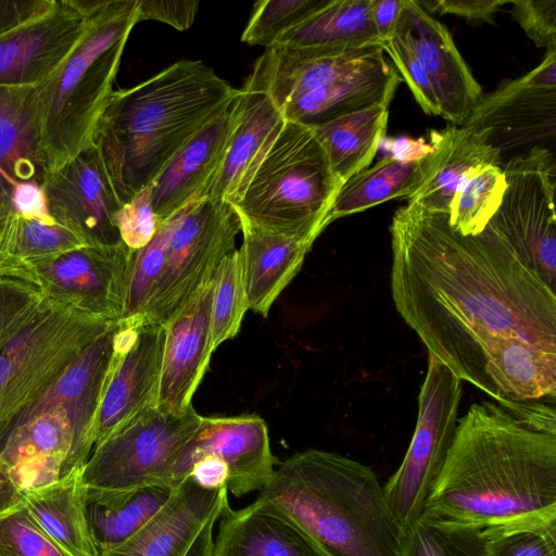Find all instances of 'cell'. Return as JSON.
I'll return each instance as SVG.
<instances>
[{
  "label": "cell",
  "instance_id": "obj_21",
  "mask_svg": "<svg viewBox=\"0 0 556 556\" xmlns=\"http://www.w3.org/2000/svg\"><path fill=\"white\" fill-rule=\"evenodd\" d=\"M239 93L182 147L150 185L153 211L161 224L206 198L237 125Z\"/></svg>",
  "mask_w": 556,
  "mask_h": 556
},
{
  "label": "cell",
  "instance_id": "obj_17",
  "mask_svg": "<svg viewBox=\"0 0 556 556\" xmlns=\"http://www.w3.org/2000/svg\"><path fill=\"white\" fill-rule=\"evenodd\" d=\"M97 0H56L46 14L0 38V86L47 81L84 36Z\"/></svg>",
  "mask_w": 556,
  "mask_h": 556
},
{
  "label": "cell",
  "instance_id": "obj_22",
  "mask_svg": "<svg viewBox=\"0 0 556 556\" xmlns=\"http://www.w3.org/2000/svg\"><path fill=\"white\" fill-rule=\"evenodd\" d=\"M213 279L166 326L156 408L181 416L210 364Z\"/></svg>",
  "mask_w": 556,
  "mask_h": 556
},
{
  "label": "cell",
  "instance_id": "obj_11",
  "mask_svg": "<svg viewBox=\"0 0 556 556\" xmlns=\"http://www.w3.org/2000/svg\"><path fill=\"white\" fill-rule=\"evenodd\" d=\"M201 421L192 406L181 416L156 407L143 412L93 447L83 467L84 485L114 491L170 483L174 465Z\"/></svg>",
  "mask_w": 556,
  "mask_h": 556
},
{
  "label": "cell",
  "instance_id": "obj_9",
  "mask_svg": "<svg viewBox=\"0 0 556 556\" xmlns=\"http://www.w3.org/2000/svg\"><path fill=\"white\" fill-rule=\"evenodd\" d=\"M462 392L463 381L428 355L414 435L402 464L382 486L402 535L425 513L454 440Z\"/></svg>",
  "mask_w": 556,
  "mask_h": 556
},
{
  "label": "cell",
  "instance_id": "obj_19",
  "mask_svg": "<svg viewBox=\"0 0 556 556\" xmlns=\"http://www.w3.org/2000/svg\"><path fill=\"white\" fill-rule=\"evenodd\" d=\"M39 91L0 86V202L14 212L36 205L49 174L40 144Z\"/></svg>",
  "mask_w": 556,
  "mask_h": 556
},
{
  "label": "cell",
  "instance_id": "obj_3",
  "mask_svg": "<svg viewBox=\"0 0 556 556\" xmlns=\"http://www.w3.org/2000/svg\"><path fill=\"white\" fill-rule=\"evenodd\" d=\"M239 91L199 60L176 62L131 88L113 91L92 142L121 203L150 186Z\"/></svg>",
  "mask_w": 556,
  "mask_h": 556
},
{
  "label": "cell",
  "instance_id": "obj_47",
  "mask_svg": "<svg viewBox=\"0 0 556 556\" xmlns=\"http://www.w3.org/2000/svg\"><path fill=\"white\" fill-rule=\"evenodd\" d=\"M511 17L532 42L556 49V0H513Z\"/></svg>",
  "mask_w": 556,
  "mask_h": 556
},
{
  "label": "cell",
  "instance_id": "obj_2",
  "mask_svg": "<svg viewBox=\"0 0 556 556\" xmlns=\"http://www.w3.org/2000/svg\"><path fill=\"white\" fill-rule=\"evenodd\" d=\"M425 511L481 529L556 520V434L528 428L497 403L472 404Z\"/></svg>",
  "mask_w": 556,
  "mask_h": 556
},
{
  "label": "cell",
  "instance_id": "obj_26",
  "mask_svg": "<svg viewBox=\"0 0 556 556\" xmlns=\"http://www.w3.org/2000/svg\"><path fill=\"white\" fill-rule=\"evenodd\" d=\"M285 123L282 114L265 93L240 89L237 125L206 198L235 205Z\"/></svg>",
  "mask_w": 556,
  "mask_h": 556
},
{
  "label": "cell",
  "instance_id": "obj_30",
  "mask_svg": "<svg viewBox=\"0 0 556 556\" xmlns=\"http://www.w3.org/2000/svg\"><path fill=\"white\" fill-rule=\"evenodd\" d=\"M485 393L497 404L555 400L556 353L517 338H500L484 356Z\"/></svg>",
  "mask_w": 556,
  "mask_h": 556
},
{
  "label": "cell",
  "instance_id": "obj_27",
  "mask_svg": "<svg viewBox=\"0 0 556 556\" xmlns=\"http://www.w3.org/2000/svg\"><path fill=\"white\" fill-rule=\"evenodd\" d=\"M429 143L422 184L408 199L429 212L447 214L453 197L471 176L502 163L501 153L482 135L463 126L431 129Z\"/></svg>",
  "mask_w": 556,
  "mask_h": 556
},
{
  "label": "cell",
  "instance_id": "obj_56",
  "mask_svg": "<svg viewBox=\"0 0 556 556\" xmlns=\"http://www.w3.org/2000/svg\"><path fill=\"white\" fill-rule=\"evenodd\" d=\"M13 213L14 211L10 206L0 202V239L5 229L9 218Z\"/></svg>",
  "mask_w": 556,
  "mask_h": 556
},
{
  "label": "cell",
  "instance_id": "obj_33",
  "mask_svg": "<svg viewBox=\"0 0 556 556\" xmlns=\"http://www.w3.org/2000/svg\"><path fill=\"white\" fill-rule=\"evenodd\" d=\"M372 0H330L274 46L331 51L381 46L370 16Z\"/></svg>",
  "mask_w": 556,
  "mask_h": 556
},
{
  "label": "cell",
  "instance_id": "obj_44",
  "mask_svg": "<svg viewBox=\"0 0 556 556\" xmlns=\"http://www.w3.org/2000/svg\"><path fill=\"white\" fill-rule=\"evenodd\" d=\"M0 556H70L29 517L23 504L0 515Z\"/></svg>",
  "mask_w": 556,
  "mask_h": 556
},
{
  "label": "cell",
  "instance_id": "obj_16",
  "mask_svg": "<svg viewBox=\"0 0 556 556\" xmlns=\"http://www.w3.org/2000/svg\"><path fill=\"white\" fill-rule=\"evenodd\" d=\"M212 455L228 469L226 486L236 497L263 490L271 480L275 466L265 420L256 414L204 417L177 458L169 482L176 486L200 458Z\"/></svg>",
  "mask_w": 556,
  "mask_h": 556
},
{
  "label": "cell",
  "instance_id": "obj_18",
  "mask_svg": "<svg viewBox=\"0 0 556 556\" xmlns=\"http://www.w3.org/2000/svg\"><path fill=\"white\" fill-rule=\"evenodd\" d=\"M227 491L226 485L203 488L187 475L134 536L102 556H213V528Z\"/></svg>",
  "mask_w": 556,
  "mask_h": 556
},
{
  "label": "cell",
  "instance_id": "obj_34",
  "mask_svg": "<svg viewBox=\"0 0 556 556\" xmlns=\"http://www.w3.org/2000/svg\"><path fill=\"white\" fill-rule=\"evenodd\" d=\"M388 118L389 106L377 104L312 127L342 185L371 164Z\"/></svg>",
  "mask_w": 556,
  "mask_h": 556
},
{
  "label": "cell",
  "instance_id": "obj_23",
  "mask_svg": "<svg viewBox=\"0 0 556 556\" xmlns=\"http://www.w3.org/2000/svg\"><path fill=\"white\" fill-rule=\"evenodd\" d=\"M77 435L64 408L30 410L10 432L0 460L24 491L56 481L74 468Z\"/></svg>",
  "mask_w": 556,
  "mask_h": 556
},
{
  "label": "cell",
  "instance_id": "obj_36",
  "mask_svg": "<svg viewBox=\"0 0 556 556\" xmlns=\"http://www.w3.org/2000/svg\"><path fill=\"white\" fill-rule=\"evenodd\" d=\"M85 245L49 216L14 212L0 239V257L29 263Z\"/></svg>",
  "mask_w": 556,
  "mask_h": 556
},
{
  "label": "cell",
  "instance_id": "obj_52",
  "mask_svg": "<svg viewBox=\"0 0 556 556\" xmlns=\"http://www.w3.org/2000/svg\"><path fill=\"white\" fill-rule=\"evenodd\" d=\"M388 156L400 163H415L424 160L432 152V147L422 137L408 136L384 137L379 146Z\"/></svg>",
  "mask_w": 556,
  "mask_h": 556
},
{
  "label": "cell",
  "instance_id": "obj_40",
  "mask_svg": "<svg viewBox=\"0 0 556 556\" xmlns=\"http://www.w3.org/2000/svg\"><path fill=\"white\" fill-rule=\"evenodd\" d=\"M186 207L164 222L147 245L134 251L121 320H139L143 315L161 274L169 238Z\"/></svg>",
  "mask_w": 556,
  "mask_h": 556
},
{
  "label": "cell",
  "instance_id": "obj_41",
  "mask_svg": "<svg viewBox=\"0 0 556 556\" xmlns=\"http://www.w3.org/2000/svg\"><path fill=\"white\" fill-rule=\"evenodd\" d=\"M43 295L25 263L14 261L0 271V349L35 315Z\"/></svg>",
  "mask_w": 556,
  "mask_h": 556
},
{
  "label": "cell",
  "instance_id": "obj_13",
  "mask_svg": "<svg viewBox=\"0 0 556 556\" xmlns=\"http://www.w3.org/2000/svg\"><path fill=\"white\" fill-rule=\"evenodd\" d=\"M166 329L141 320H119L114 358L88 442L96 445L125 424L156 407Z\"/></svg>",
  "mask_w": 556,
  "mask_h": 556
},
{
  "label": "cell",
  "instance_id": "obj_8",
  "mask_svg": "<svg viewBox=\"0 0 556 556\" xmlns=\"http://www.w3.org/2000/svg\"><path fill=\"white\" fill-rule=\"evenodd\" d=\"M241 219L223 201L189 204L174 229L148 305L139 320L166 326L212 281L220 261L236 249Z\"/></svg>",
  "mask_w": 556,
  "mask_h": 556
},
{
  "label": "cell",
  "instance_id": "obj_1",
  "mask_svg": "<svg viewBox=\"0 0 556 556\" xmlns=\"http://www.w3.org/2000/svg\"><path fill=\"white\" fill-rule=\"evenodd\" d=\"M390 232L395 308L462 381L485 392L484 356L500 338L556 353V292L489 228L463 236L446 213L408 202Z\"/></svg>",
  "mask_w": 556,
  "mask_h": 556
},
{
  "label": "cell",
  "instance_id": "obj_32",
  "mask_svg": "<svg viewBox=\"0 0 556 556\" xmlns=\"http://www.w3.org/2000/svg\"><path fill=\"white\" fill-rule=\"evenodd\" d=\"M175 488L160 482L114 491L86 489V516L99 556L134 536L166 504Z\"/></svg>",
  "mask_w": 556,
  "mask_h": 556
},
{
  "label": "cell",
  "instance_id": "obj_39",
  "mask_svg": "<svg viewBox=\"0 0 556 556\" xmlns=\"http://www.w3.org/2000/svg\"><path fill=\"white\" fill-rule=\"evenodd\" d=\"M247 311L241 255L239 249H235L220 261L213 277L211 309L213 352L239 333Z\"/></svg>",
  "mask_w": 556,
  "mask_h": 556
},
{
  "label": "cell",
  "instance_id": "obj_38",
  "mask_svg": "<svg viewBox=\"0 0 556 556\" xmlns=\"http://www.w3.org/2000/svg\"><path fill=\"white\" fill-rule=\"evenodd\" d=\"M506 187L500 165H489L471 176L448 207L450 226L463 236L479 235L498 208Z\"/></svg>",
  "mask_w": 556,
  "mask_h": 556
},
{
  "label": "cell",
  "instance_id": "obj_46",
  "mask_svg": "<svg viewBox=\"0 0 556 556\" xmlns=\"http://www.w3.org/2000/svg\"><path fill=\"white\" fill-rule=\"evenodd\" d=\"M116 223L122 241L130 250H139L151 241L162 224L153 211L150 186L123 204Z\"/></svg>",
  "mask_w": 556,
  "mask_h": 556
},
{
  "label": "cell",
  "instance_id": "obj_31",
  "mask_svg": "<svg viewBox=\"0 0 556 556\" xmlns=\"http://www.w3.org/2000/svg\"><path fill=\"white\" fill-rule=\"evenodd\" d=\"M83 467L49 484L24 491L23 506L33 521L70 556H99L90 533Z\"/></svg>",
  "mask_w": 556,
  "mask_h": 556
},
{
  "label": "cell",
  "instance_id": "obj_49",
  "mask_svg": "<svg viewBox=\"0 0 556 556\" xmlns=\"http://www.w3.org/2000/svg\"><path fill=\"white\" fill-rule=\"evenodd\" d=\"M424 10L428 9L440 14H454L456 16L475 22L494 24V14L507 0H428L416 1Z\"/></svg>",
  "mask_w": 556,
  "mask_h": 556
},
{
  "label": "cell",
  "instance_id": "obj_25",
  "mask_svg": "<svg viewBox=\"0 0 556 556\" xmlns=\"http://www.w3.org/2000/svg\"><path fill=\"white\" fill-rule=\"evenodd\" d=\"M218 520L213 556H325L282 509L263 496L239 510L227 502Z\"/></svg>",
  "mask_w": 556,
  "mask_h": 556
},
{
  "label": "cell",
  "instance_id": "obj_14",
  "mask_svg": "<svg viewBox=\"0 0 556 556\" xmlns=\"http://www.w3.org/2000/svg\"><path fill=\"white\" fill-rule=\"evenodd\" d=\"M41 192L48 216L74 232L85 245L123 242L116 223L123 204L93 142L49 173Z\"/></svg>",
  "mask_w": 556,
  "mask_h": 556
},
{
  "label": "cell",
  "instance_id": "obj_55",
  "mask_svg": "<svg viewBox=\"0 0 556 556\" xmlns=\"http://www.w3.org/2000/svg\"><path fill=\"white\" fill-rule=\"evenodd\" d=\"M23 490L0 460V515L23 504Z\"/></svg>",
  "mask_w": 556,
  "mask_h": 556
},
{
  "label": "cell",
  "instance_id": "obj_53",
  "mask_svg": "<svg viewBox=\"0 0 556 556\" xmlns=\"http://www.w3.org/2000/svg\"><path fill=\"white\" fill-rule=\"evenodd\" d=\"M405 0H372L370 16L380 45L391 39L399 23Z\"/></svg>",
  "mask_w": 556,
  "mask_h": 556
},
{
  "label": "cell",
  "instance_id": "obj_7",
  "mask_svg": "<svg viewBox=\"0 0 556 556\" xmlns=\"http://www.w3.org/2000/svg\"><path fill=\"white\" fill-rule=\"evenodd\" d=\"M116 323L43 295L35 315L0 349V448L67 366Z\"/></svg>",
  "mask_w": 556,
  "mask_h": 556
},
{
  "label": "cell",
  "instance_id": "obj_51",
  "mask_svg": "<svg viewBox=\"0 0 556 556\" xmlns=\"http://www.w3.org/2000/svg\"><path fill=\"white\" fill-rule=\"evenodd\" d=\"M543 400L505 402L498 404L521 424L530 429L556 434L554 404L548 405Z\"/></svg>",
  "mask_w": 556,
  "mask_h": 556
},
{
  "label": "cell",
  "instance_id": "obj_10",
  "mask_svg": "<svg viewBox=\"0 0 556 556\" xmlns=\"http://www.w3.org/2000/svg\"><path fill=\"white\" fill-rule=\"evenodd\" d=\"M554 152L534 147L508 160L501 204L485 225L556 292Z\"/></svg>",
  "mask_w": 556,
  "mask_h": 556
},
{
  "label": "cell",
  "instance_id": "obj_43",
  "mask_svg": "<svg viewBox=\"0 0 556 556\" xmlns=\"http://www.w3.org/2000/svg\"><path fill=\"white\" fill-rule=\"evenodd\" d=\"M483 531L486 556H556V520L532 519Z\"/></svg>",
  "mask_w": 556,
  "mask_h": 556
},
{
  "label": "cell",
  "instance_id": "obj_42",
  "mask_svg": "<svg viewBox=\"0 0 556 556\" xmlns=\"http://www.w3.org/2000/svg\"><path fill=\"white\" fill-rule=\"evenodd\" d=\"M330 0H262L257 1L242 31L241 41L266 49L285 33L295 28Z\"/></svg>",
  "mask_w": 556,
  "mask_h": 556
},
{
  "label": "cell",
  "instance_id": "obj_15",
  "mask_svg": "<svg viewBox=\"0 0 556 556\" xmlns=\"http://www.w3.org/2000/svg\"><path fill=\"white\" fill-rule=\"evenodd\" d=\"M134 251L116 245H83L25 263L42 292L114 321L122 319Z\"/></svg>",
  "mask_w": 556,
  "mask_h": 556
},
{
  "label": "cell",
  "instance_id": "obj_29",
  "mask_svg": "<svg viewBox=\"0 0 556 556\" xmlns=\"http://www.w3.org/2000/svg\"><path fill=\"white\" fill-rule=\"evenodd\" d=\"M239 249L248 309L267 317L301 269L315 240L278 233L241 218Z\"/></svg>",
  "mask_w": 556,
  "mask_h": 556
},
{
  "label": "cell",
  "instance_id": "obj_35",
  "mask_svg": "<svg viewBox=\"0 0 556 556\" xmlns=\"http://www.w3.org/2000/svg\"><path fill=\"white\" fill-rule=\"evenodd\" d=\"M426 157L415 163H400L382 156L349 178L338 190L324 220V228L338 218L366 211L386 201L407 200L422 184Z\"/></svg>",
  "mask_w": 556,
  "mask_h": 556
},
{
  "label": "cell",
  "instance_id": "obj_6",
  "mask_svg": "<svg viewBox=\"0 0 556 556\" xmlns=\"http://www.w3.org/2000/svg\"><path fill=\"white\" fill-rule=\"evenodd\" d=\"M341 186L313 128L286 121L232 206L262 228L316 240Z\"/></svg>",
  "mask_w": 556,
  "mask_h": 556
},
{
  "label": "cell",
  "instance_id": "obj_12",
  "mask_svg": "<svg viewBox=\"0 0 556 556\" xmlns=\"http://www.w3.org/2000/svg\"><path fill=\"white\" fill-rule=\"evenodd\" d=\"M480 135L502 155L516 148H546L556 136V49L540 64L482 94L462 125Z\"/></svg>",
  "mask_w": 556,
  "mask_h": 556
},
{
  "label": "cell",
  "instance_id": "obj_5",
  "mask_svg": "<svg viewBox=\"0 0 556 556\" xmlns=\"http://www.w3.org/2000/svg\"><path fill=\"white\" fill-rule=\"evenodd\" d=\"M137 17L138 0H97L79 42L40 85V144L49 173L92 142Z\"/></svg>",
  "mask_w": 556,
  "mask_h": 556
},
{
  "label": "cell",
  "instance_id": "obj_24",
  "mask_svg": "<svg viewBox=\"0 0 556 556\" xmlns=\"http://www.w3.org/2000/svg\"><path fill=\"white\" fill-rule=\"evenodd\" d=\"M401 81L383 51L358 70L294 97L277 109L285 121L314 127L372 105L390 106Z\"/></svg>",
  "mask_w": 556,
  "mask_h": 556
},
{
  "label": "cell",
  "instance_id": "obj_50",
  "mask_svg": "<svg viewBox=\"0 0 556 556\" xmlns=\"http://www.w3.org/2000/svg\"><path fill=\"white\" fill-rule=\"evenodd\" d=\"M56 0H0V38L46 14Z\"/></svg>",
  "mask_w": 556,
  "mask_h": 556
},
{
  "label": "cell",
  "instance_id": "obj_48",
  "mask_svg": "<svg viewBox=\"0 0 556 556\" xmlns=\"http://www.w3.org/2000/svg\"><path fill=\"white\" fill-rule=\"evenodd\" d=\"M199 1L138 0V23L154 20L186 30L194 22Z\"/></svg>",
  "mask_w": 556,
  "mask_h": 556
},
{
  "label": "cell",
  "instance_id": "obj_20",
  "mask_svg": "<svg viewBox=\"0 0 556 556\" xmlns=\"http://www.w3.org/2000/svg\"><path fill=\"white\" fill-rule=\"evenodd\" d=\"M396 33L406 39L426 72L440 116L462 126L483 93L448 29L416 1L405 0Z\"/></svg>",
  "mask_w": 556,
  "mask_h": 556
},
{
  "label": "cell",
  "instance_id": "obj_4",
  "mask_svg": "<svg viewBox=\"0 0 556 556\" xmlns=\"http://www.w3.org/2000/svg\"><path fill=\"white\" fill-rule=\"evenodd\" d=\"M325 556H400L402 531L372 469L338 453L308 448L278 463L260 491Z\"/></svg>",
  "mask_w": 556,
  "mask_h": 556
},
{
  "label": "cell",
  "instance_id": "obj_54",
  "mask_svg": "<svg viewBox=\"0 0 556 556\" xmlns=\"http://www.w3.org/2000/svg\"><path fill=\"white\" fill-rule=\"evenodd\" d=\"M188 475L203 488L217 489L226 485L228 469L218 457L206 455L192 465Z\"/></svg>",
  "mask_w": 556,
  "mask_h": 556
},
{
  "label": "cell",
  "instance_id": "obj_37",
  "mask_svg": "<svg viewBox=\"0 0 556 556\" xmlns=\"http://www.w3.org/2000/svg\"><path fill=\"white\" fill-rule=\"evenodd\" d=\"M400 556H486L485 534L425 511L402 535Z\"/></svg>",
  "mask_w": 556,
  "mask_h": 556
},
{
  "label": "cell",
  "instance_id": "obj_28",
  "mask_svg": "<svg viewBox=\"0 0 556 556\" xmlns=\"http://www.w3.org/2000/svg\"><path fill=\"white\" fill-rule=\"evenodd\" d=\"M117 323L89 344L26 413L50 405L65 409L77 435L74 467H84L91 454L88 437L111 372Z\"/></svg>",
  "mask_w": 556,
  "mask_h": 556
},
{
  "label": "cell",
  "instance_id": "obj_57",
  "mask_svg": "<svg viewBox=\"0 0 556 556\" xmlns=\"http://www.w3.org/2000/svg\"><path fill=\"white\" fill-rule=\"evenodd\" d=\"M15 260H10V258H1L0 257V271L3 270L5 267H8L12 262H14Z\"/></svg>",
  "mask_w": 556,
  "mask_h": 556
},
{
  "label": "cell",
  "instance_id": "obj_45",
  "mask_svg": "<svg viewBox=\"0 0 556 556\" xmlns=\"http://www.w3.org/2000/svg\"><path fill=\"white\" fill-rule=\"evenodd\" d=\"M381 48L422 111L428 115L440 116L439 104L430 80L406 39L395 31L391 39L381 45Z\"/></svg>",
  "mask_w": 556,
  "mask_h": 556
}]
</instances>
